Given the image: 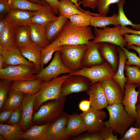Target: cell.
Listing matches in <instances>:
<instances>
[{
  "instance_id": "4fadbf2b",
  "label": "cell",
  "mask_w": 140,
  "mask_h": 140,
  "mask_svg": "<svg viewBox=\"0 0 140 140\" xmlns=\"http://www.w3.org/2000/svg\"><path fill=\"white\" fill-rule=\"evenodd\" d=\"M69 115L64 111L58 118L51 124L47 130L46 140H67L70 139L66 132Z\"/></svg>"
},
{
  "instance_id": "7a4b0ae2",
  "label": "cell",
  "mask_w": 140,
  "mask_h": 140,
  "mask_svg": "<svg viewBox=\"0 0 140 140\" xmlns=\"http://www.w3.org/2000/svg\"><path fill=\"white\" fill-rule=\"evenodd\" d=\"M105 108L109 114V120L104 122L105 126L111 128L120 136H123L136 121L129 116L122 103L108 105Z\"/></svg>"
},
{
  "instance_id": "cb8c5ba5",
  "label": "cell",
  "mask_w": 140,
  "mask_h": 140,
  "mask_svg": "<svg viewBox=\"0 0 140 140\" xmlns=\"http://www.w3.org/2000/svg\"><path fill=\"white\" fill-rule=\"evenodd\" d=\"M29 25L32 43L43 48L50 44L46 38V27L32 23H31Z\"/></svg>"
},
{
  "instance_id": "6f0895ef",
  "label": "cell",
  "mask_w": 140,
  "mask_h": 140,
  "mask_svg": "<svg viewBox=\"0 0 140 140\" xmlns=\"http://www.w3.org/2000/svg\"><path fill=\"white\" fill-rule=\"evenodd\" d=\"M7 66L2 56L0 54V69L4 68Z\"/></svg>"
},
{
  "instance_id": "d590c367",
  "label": "cell",
  "mask_w": 140,
  "mask_h": 140,
  "mask_svg": "<svg viewBox=\"0 0 140 140\" xmlns=\"http://www.w3.org/2000/svg\"><path fill=\"white\" fill-rule=\"evenodd\" d=\"M11 10L19 9L36 11L43 7V5L31 2L28 0H8Z\"/></svg>"
},
{
  "instance_id": "db71d44e",
  "label": "cell",
  "mask_w": 140,
  "mask_h": 140,
  "mask_svg": "<svg viewBox=\"0 0 140 140\" xmlns=\"http://www.w3.org/2000/svg\"><path fill=\"white\" fill-rule=\"evenodd\" d=\"M42 2H45L49 4L52 8L56 14L59 15L58 7L59 1L58 0H41Z\"/></svg>"
},
{
  "instance_id": "d6a6232c",
  "label": "cell",
  "mask_w": 140,
  "mask_h": 140,
  "mask_svg": "<svg viewBox=\"0 0 140 140\" xmlns=\"http://www.w3.org/2000/svg\"><path fill=\"white\" fill-rule=\"evenodd\" d=\"M58 9L60 15L68 18L75 14H82L86 11L79 8L70 0H61Z\"/></svg>"
},
{
  "instance_id": "f546056e",
  "label": "cell",
  "mask_w": 140,
  "mask_h": 140,
  "mask_svg": "<svg viewBox=\"0 0 140 140\" xmlns=\"http://www.w3.org/2000/svg\"><path fill=\"white\" fill-rule=\"evenodd\" d=\"M20 124L8 125L0 124V135L7 140L22 139L23 133Z\"/></svg>"
},
{
  "instance_id": "7dc6e473",
  "label": "cell",
  "mask_w": 140,
  "mask_h": 140,
  "mask_svg": "<svg viewBox=\"0 0 140 140\" xmlns=\"http://www.w3.org/2000/svg\"><path fill=\"white\" fill-rule=\"evenodd\" d=\"M111 128L105 127L99 132L103 140H118L117 135H115Z\"/></svg>"
},
{
  "instance_id": "ab89813d",
  "label": "cell",
  "mask_w": 140,
  "mask_h": 140,
  "mask_svg": "<svg viewBox=\"0 0 140 140\" xmlns=\"http://www.w3.org/2000/svg\"><path fill=\"white\" fill-rule=\"evenodd\" d=\"M12 81L5 79L0 81V109L3 106L8 96Z\"/></svg>"
},
{
  "instance_id": "8992f818",
  "label": "cell",
  "mask_w": 140,
  "mask_h": 140,
  "mask_svg": "<svg viewBox=\"0 0 140 140\" xmlns=\"http://www.w3.org/2000/svg\"><path fill=\"white\" fill-rule=\"evenodd\" d=\"M116 72L110 64L105 61L100 65L88 67H82L79 70L72 72L69 74L70 76L80 75L85 76L90 80L91 85L112 78Z\"/></svg>"
},
{
  "instance_id": "484cf974",
  "label": "cell",
  "mask_w": 140,
  "mask_h": 140,
  "mask_svg": "<svg viewBox=\"0 0 140 140\" xmlns=\"http://www.w3.org/2000/svg\"><path fill=\"white\" fill-rule=\"evenodd\" d=\"M68 19V18L59 15L56 19L46 26V37L49 43L55 40L59 34Z\"/></svg>"
},
{
  "instance_id": "8d00e7d4",
  "label": "cell",
  "mask_w": 140,
  "mask_h": 140,
  "mask_svg": "<svg viewBox=\"0 0 140 140\" xmlns=\"http://www.w3.org/2000/svg\"><path fill=\"white\" fill-rule=\"evenodd\" d=\"M99 15L86 11L83 14L72 15L68 19L70 23L73 25L78 27H87L90 26V20L92 17Z\"/></svg>"
},
{
  "instance_id": "d4e9b609",
  "label": "cell",
  "mask_w": 140,
  "mask_h": 140,
  "mask_svg": "<svg viewBox=\"0 0 140 140\" xmlns=\"http://www.w3.org/2000/svg\"><path fill=\"white\" fill-rule=\"evenodd\" d=\"M17 27L6 22L5 27L0 33V45L9 50L16 47L15 36Z\"/></svg>"
},
{
  "instance_id": "9f6ffc18",
  "label": "cell",
  "mask_w": 140,
  "mask_h": 140,
  "mask_svg": "<svg viewBox=\"0 0 140 140\" xmlns=\"http://www.w3.org/2000/svg\"><path fill=\"white\" fill-rule=\"evenodd\" d=\"M127 49H132L135 50L138 54V57L140 58V47L132 45L127 47Z\"/></svg>"
},
{
  "instance_id": "94428289",
  "label": "cell",
  "mask_w": 140,
  "mask_h": 140,
  "mask_svg": "<svg viewBox=\"0 0 140 140\" xmlns=\"http://www.w3.org/2000/svg\"><path fill=\"white\" fill-rule=\"evenodd\" d=\"M138 91L139 93L138 96V100L136 105L140 106V85L138 87Z\"/></svg>"
},
{
  "instance_id": "5bb4252c",
  "label": "cell",
  "mask_w": 140,
  "mask_h": 140,
  "mask_svg": "<svg viewBox=\"0 0 140 140\" xmlns=\"http://www.w3.org/2000/svg\"><path fill=\"white\" fill-rule=\"evenodd\" d=\"M138 87L136 84H128L126 82L124 85V95L122 102L128 115L136 121L138 118L136 108L139 93L136 88Z\"/></svg>"
},
{
  "instance_id": "836d02e7",
  "label": "cell",
  "mask_w": 140,
  "mask_h": 140,
  "mask_svg": "<svg viewBox=\"0 0 140 140\" xmlns=\"http://www.w3.org/2000/svg\"><path fill=\"white\" fill-rule=\"evenodd\" d=\"M16 46L19 48L29 46L32 43L31 39L29 25L18 27L15 36Z\"/></svg>"
},
{
  "instance_id": "f1b7e54d",
  "label": "cell",
  "mask_w": 140,
  "mask_h": 140,
  "mask_svg": "<svg viewBox=\"0 0 140 140\" xmlns=\"http://www.w3.org/2000/svg\"><path fill=\"white\" fill-rule=\"evenodd\" d=\"M117 48L119 57L118 66L115 74L112 78L118 83L124 92V85L127 82L128 79L125 76L124 70L125 62L128 58L121 47L117 46Z\"/></svg>"
},
{
  "instance_id": "11a10c76",
  "label": "cell",
  "mask_w": 140,
  "mask_h": 140,
  "mask_svg": "<svg viewBox=\"0 0 140 140\" xmlns=\"http://www.w3.org/2000/svg\"><path fill=\"white\" fill-rule=\"evenodd\" d=\"M136 111L138 118L134 124V126L136 127H140V106L136 105Z\"/></svg>"
},
{
  "instance_id": "e575fe53",
  "label": "cell",
  "mask_w": 140,
  "mask_h": 140,
  "mask_svg": "<svg viewBox=\"0 0 140 140\" xmlns=\"http://www.w3.org/2000/svg\"><path fill=\"white\" fill-rule=\"evenodd\" d=\"M112 25L114 26L119 25L118 14L115 13L110 17L99 15L93 16L90 20V26L94 27L102 28Z\"/></svg>"
},
{
  "instance_id": "e0dca14e",
  "label": "cell",
  "mask_w": 140,
  "mask_h": 140,
  "mask_svg": "<svg viewBox=\"0 0 140 140\" xmlns=\"http://www.w3.org/2000/svg\"><path fill=\"white\" fill-rule=\"evenodd\" d=\"M36 11L14 9L8 12L5 19L7 22L16 27L25 26L31 23Z\"/></svg>"
},
{
  "instance_id": "7bdbcfd3",
  "label": "cell",
  "mask_w": 140,
  "mask_h": 140,
  "mask_svg": "<svg viewBox=\"0 0 140 140\" xmlns=\"http://www.w3.org/2000/svg\"><path fill=\"white\" fill-rule=\"evenodd\" d=\"M125 53L128 59L125 65H134L140 68V58L137 54L133 52L129 51L124 47H121Z\"/></svg>"
},
{
  "instance_id": "277c9868",
  "label": "cell",
  "mask_w": 140,
  "mask_h": 140,
  "mask_svg": "<svg viewBox=\"0 0 140 140\" xmlns=\"http://www.w3.org/2000/svg\"><path fill=\"white\" fill-rule=\"evenodd\" d=\"M66 97L53 100L41 106L33 114L32 122L38 124L51 123L64 112Z\"/></svg>"
},
{
  "instance_id": "d6986e66",
  "label": "cell",
  "mask_w": 140,
  "mask_h": 140,
  "mask_svg": "<svg viewBox=\"0 0 140 140\" xmlns=\"http://www.w3.org/2000/svg\"><path fill=\"white\" fill-rule=\"evenodd\" d=\"M0 54L2 56L7 65L25 64L35 68L34 64L26 60L22 54L19 49L16 46L9 50L0 45Z\"/></svg>"
},
{
  "instance_id": "ffe728a7",
  "label": "cell",
  "mask_w": 140,
  "mask_h": 140,
  "mask_svg": "<svg viewBox=\"0 0 140 140\" xmlns=\"http://www.w3.org/2000/svg\"><path fill=\"white\" fill-rule=\"evenodd\" d=\"M42 7L35 12L31 22L46 27L50 22L58 17L52 7L45 2H42Z\"/></svg>"
},
{
  "instance_id": "f907efd6",
  "label": "cell",
  "mask_w": 140,
  "mask_h": 140,
  "mask_svg": "<svg viewBox=\"0 0 140 140\" xmlns=\"http://www.w3.org/2000/svg\"><path fill=\"white\" fill-rule=\"evenodd\" d=\"M97 0H81V2L83 6L85 8H88L95 9L96 8Z\"/></svg>"
},
{
  "instance_id": "f6af8a7d",
  "label": "cell",
  "mask_w": 140,
  "mask_h": 140,
  "mask_svg": "<svg viewBox=\"0 0 140 140\" xmlns=\"http://www.w3.org/2000/svg\"><path fill=\"white\" fill-rule=\"evenodd\" d=\"M22 109L21 106L13 110L7 123L10 125L20 124L22 117Z\"/></svg>"
},
{
  "instance_id": "b9f144b4",
  "label": "cell",
  "mask_w": 140,
  "mask_h": 140,
  "mask_svg": "<svg viewBox=\"0 0 140 140\" xmlns=\"http://www.w3.org/2000/svg\"><path fill=\"white\" fill-rule=\"evenodd\" d=\"M120 140H140V127H130Z\"/></svg>"
},
{
  "instance_id": "816d5d0a",
  "label": "cell",
  "mask_w": 140,
  "mask_h": 140,
  "mask_svg": "<svg viewBox=\"0 0 140 140\" xmlns=\"http://www.w3.org/2000/svg\"><path fill=\"white\" fill-rule=\"evenodd\" d=\"M120 33L122 35L125 34H130L140 35V30H135L132 28L125 27H121Z\"/></svg>"
},
{
  "instance_id": "83f0119b",
  "label": "cell",
  "mask_w": 140,
  "mask_h": 140,
  "mask_svg": "<svg viewBox=\"0 0 140 140\" xmlns=\"http://www.w3.org/2000/svg\"><path fill=\"white\" fill-rule=\"evenodd\" d=\"M51 123L40 125H34L23 133L22 139L26 140H46L47 131Z\"/></svg>"
},
{
  "instance_id": "681fc988",
  "label": "cell",
  "mask_w": 140,
  "mask_h": 140,
  "mask_svg": "<svg viewBox=\"0 0 140 140\" xmlns=\"http://www.w3.org/2000/svg\"><path fill=\"white\" fill-rule=\"evenodd\" d=\"M13 110L10 109L1 111L0 113V122L1 123L7 122L9 119Z\"/></svg>"
},
{
  "instance_id": "6da1fadb",
  "label": "cell",
  "mask_w": 140,
  "mask_h": 140,
  "mask_svg": "<svg viewBox=\"0 0 140 140\" xmlns=\"http://www.w3.org/2000/svg\"><path fill=\"white\" fill-rule=\"evenodd\" d=\"M94 37L91 26H75L68 20L57 37L62 45L87 44Z\"/></svg>"
},
{
  "instance_id": "91938a15",
  "label": "cell",
  "mask_w": 140,
  "mask_h": 140,
  "mask_svg": "<svg viewBox=\"0 0 140 140\" xmlns=\"http://www.w3.org/2000/svg\"><path fill=\"white\" fill-rule=\"evenodd\" d=\"M59 1H60L61 0H58ZM74 3L76 4L79 8H81L79 5L81 4V1L79 0H70Z\"/></svg>"
},
{
  "instance_id": "ba28073f",
  "label": "cell",
  "mask_w": 140,
  "mask_h": 140,
  "mask_svg": "<svg viewBox=\"0 0 140 140\" xmlns=\"http://www.w3.org/2000/svg\"><path fill=\"white\" fill-rule=\"evenodd\" d=\"M121 27L118 25L113 27L107 26L99 29L94 27L95 36L93 42L94 43L107 42L120 47H127V43L120 33Z\"/></svg>"
},
{
  "instance_id": "ee69618b",
  "label": "cell",
  "mask_w": 140,
  "mask_h": 140,
  "mask_svg": "<svg viewBox=\"0 0 140 140\" xmlns=\"http://www.w3.org/2000/svg\"><path fill=\"white\" fill-rule=\"evenodd\" d=\"M73 140H103L99 132H87L72 138Z\"/></svg>"
},
{
  "instance_id": "8fae6325",
  "label": "cell",
  "mask_w": 140,
  "mask_h": 140,
  "mask_svg": "<svg viewBox=\"0 0 140 140\" xmlns=\"http://www.w3.org/2000/svg\"><path fill=\"white\" fill-rule=\"evenodd\" d=\"M90 82L87 78L80 75L70 76L63 82L61 87V97L71 94L87 91Z\"/></svg>"
},
{
  "instance_id": "30bf717a",
  "label": "cell",
  "mask_w": 140,
  "mask_h": 140,
  "mask_svg": "<svg viewBox=\"0 0 140 140\" xmlns=\"http://www.w3.org/2000/svg\"><path fill=\"white\" fill-rule=\"evenodd\" d=\"M87 132H99L105 127L103 121L107 117L106 113L91 107L87 111L80 114Z\"/></svg>"
},
{
  "instance_id": "f5cc1de1",
  "label": "cell",
  "mask_w": 140,
  "mask_h": 140,
  "mask_svg": "<svg viewBox=\"0 0 140 140\" xmlns=\"http://www.w3.org/2000/svg\"><path fill=\"white\" fill-rule=\"evenodd\" d=\"M91 100H84L81 101L79 105V107L80 110L82 112H86L88 111L90 108Z\"/></svg>"
},
{
  "instance_id": "5b68a950",
  "label": "cell",
  "mask_w": 140,
  "mask_h": 140,
  "mask_svg": "<svg viewBox=\"0 0 140 140\" xmlns=\"http://www.w3.org/2000/svg\"><path fill=\"white\" fill-rule=\"evenodd\" d=\"M88 46V44L62 45L60 57L63 64L73 72L81 69L82 60Z\"/></svg>"
},
{
  "instance_id": "44dd1931",
  "label": "cell",
  "mask_w": 140,
  "mask_h": 140,
  "mask_svg": "<svg viewBox=\"0 0 140 140\" xmlns=\"http://www.w3.org/2000/svg\"><path fill=\"white\" fill-rule=\"evenodd\" d=\"M116 45L109 43H99V49L103 59L108 62L117 71L119 57Z\"/></svg>"
},
{
  "instance_id": "bcb514c9",
  "label": "cell",
  "mask_w": 140,
  "mask_h": 140,
  "mask_svg": "<svg viewBox=\"0 0 140 140\" xmlns=\"http://www.w3.org/2000/svg\"><path fill=\"white\" fill-rule=\"evenodd\" d=\"M123 36H124V39L127 43V47L134 45L140 47V35L125 34Z\"/></svg>"
},
{
  "instance_id": "74e56055",
  "label": "cell",
  "mask_w": 140,
  "mask_h": 140,
  "mask_svg": "<svg viewBox=\"0 0 140 140\" xmlns=\"http://www.w3.org/2000/svg\"><path fill=\"white\" fill-rule=\"evenodd\" d=\"M125 2V0H121L117 4L118 8V15L119 24L121 27L131 26L132 29L137 30H140V23L138 24L133 23L128 19L125 15L123 8Z\"/></svg>"
},
{
  "instance_id": "9c48e42d",
  "label": "cell",
  "mask_w": 140,
  "mask_h": 140,
  "mask_svg": "<svg viewBox=\"0 0 140 140\" xmlns=\"http://www.w3.org/2000/svg\"><path fill=\"white\" fill-rule=\"evenodd\" d=\"M72 72L63 64L60 58V51H58L55 52L53 58L48 65L42 69L36 76L37 79L48 81L61 74Z\"/></svg>"
},
{
  "instance_id": "4316f807",
  "label": "cell",
  "mask_w": 140,
  "mask_h": 140,
  "mask_svg": "<svg viewBox=\"0 0 140 140\" xmlns=\"http://www.w3.org/2000/svg\"><path fill=\"white\" fill-rule=\"evenodd\" d=\"M43 48L33 43L26 47L19 48L23 56L34 64L35 68L38 72L42 69L40 54Z\"/></svg>"
},
{
  "instance_id": "603a6c76",
  "label": "cell",
  "mask_w": 140,
  "mask_h": 140,
  "mask_svg": "<svg viewBox=\"0 0 140 140\" xmlns=\"http://www.w3.org/2000/svg\"><path fill=\"white\" fill-rule=\"evenodd\" d=\"M86 131L82 120L77 113L69 114L66 126L67 136L71 138L79 135Z\"/></svg>"
},
{
  "instance_id": "be15d7a7",
  "label": "cell",
  "mask_w": 140,
  "mask_h": 140,
  "mask_svg": "<svg viewBox=\"0 0 140 140\" xmlns=\"http://www.w3.org/2000/svg\"><path fill=\"white\" fill-rule=\"evenodd\" d=\"M5 139L4 137L1 135H0V140H5Z\"/></svg>"
},
{
  "instance_id": "9a60e30c",
  "label": "cell",
  "mask_w": 140,
  "mask_h": 140,
  "mask_svg": "<svg viewBox=\"0 0 140 140\" xmlns=\"http://www.w3.org/2000/svg\"><path fill=\"white\" fill-rule=\"evenodd\" d=\"M39 91L32 94H25L21 105L22 117L20 125L23 129L28 128L32 122L34 106Z\"/></svg>"
},
{
  "instance_id": "f35d334b",
  "label": "cell",
  "mask_w": 140,
  "mask_h": 140,
  "mask_svg": "<svg viewBox=\"0 0 140 140\" xmlns=\"http://www.w3.org/2000/svg\"><path fill=\"white\" fill-rule=\"evenodd\" d=\"M124 71L128 79L127 83L140 85V68L138 67L125 65Z\"/></svg>"
},
{
  "instance_id": "6125c7cd",
  "label": "cell",
  "mask_w": 140,
  "mask_h": 140,
  "mask_svg": "<svg viewBox=\"0 0 140 140\" xmlns=\"http://www.w3.org/2000/svg\"><path fill=\"white\" fill-rule=\"evenodd\" d=\"M31 2L33 3L39 4H42V2L41 0H28Z\"/></svg>"
},
{
  "instance_id": "c3c4849f",
  "label": "cell",
  "mask_w": 140,
  "mask_h": 140,
  "mask_svg": "<svg viewBox=\"0 0 140 140\" xmlns=\"http://www.w3.org/2000/svg\"><path fill=\"white\" fill-rule=\"evenodd\" d=\"M11 10L8 3V0H0V16L2 19L4 14L9 12Z\"/></svg>"
},
{
  "instance_id": "4dcf8cb0",
  "label": "cell",
  "mask_w": 140,
  "mask_h": 140,
  "mask_svg": "<svg viewBox=\"0 0 140 140\" xmlns=\"http://www.w3.org/2000/svg\"><path fill=\"white\" fill-rule=\"evenodd\" d=\"M25 95L20 92L10 89L7 99L0 111L7 109L14 110L17 109L21 106Z\"/></svg>"
},
{
  "instance_id": "680465c9",
  "label": "cell",
  "mask_w": 140,
  "mask_h": 140,
  "mask_svg": "<svg viewBox=\"0 0 140 140\" xmlns=\"http://www.w3.org/2000/svg\"><path fill=\"white\" fill-rule=\"evenodd\" d=\"M6 22L5 19H1L0 21V33H1L5 27Z\"/></svg>"
},
{
  "instance_id": "3957f363",
  "label": "cell",
  "mask_w": 140,
  "mask_h": 140,
  "mask_svg": "<svg viewBox=\"0 0 140 140\" xmlns=\"http://www.w3.org/2000/svg\"><path fill=\"white\" fill-rule=\"evenodd\" d=\"M70 76L69 74L65 75L55 77L49 81H43L39 93L35 100L34 110H38L43 103L48 100L62 98V85Z\"/></svg>"
},
{
  "instance_id": "52a82bcc",
  "label": "cell",
  "mask_w": 140,
  "mask_h": 140,
  "mask_svg": "<svg viewBox=\"0 0 140 140\" xmlns=\"http://www.w3.org/2000/svg\"><path fill=\"white\" fill-rule=\"evenodd\" d=\"M38 73L35 68L27 65H7L0 69V78L12 81L32 80L37 79L36 75Z\"/></svg>"
},
{
  "instance_id": "7c38bea8",
  "label": "cell",
  "mask_w": 140,
  "mask_h": 140,
  "mask_svg": "<svg viewBox=\"0 0 140 140\" xmlns=\"http://www.w3.org/2000/svg\"><path fill=\"white\" fill-rule=\"evenodd\" d=\"M107 98L108 105L122 103L124 95V92L121 87L112 78L99 82Z\"/></svg>"
},
{
  "instance_id": "60d3db41",
  "label": "cell",
  "mask_w": 140,
  "mask_h": 140,
  "mask_svg": "<svg viewBox=\"0 0 140 140\" xmlns=\"http://www.w3.org/2000/svg\"><path fill=\"white\" fill-rule=\"evenodd\" d=\"M121 0H97L96 8L99 14L101 15L107 16L109 11V7L111 4L118 3Z\"/></svg>"
},
{
  "instance_id": "7402d4cb",
  "label": "cell",
  "mask_w": 140,
  "mask_h": 140,
  "mask_svg": "<svg viewBox=\"0 0 140 140\" xmlns=\"http://www.w3.org/2000/svg\"><path fill=\"white\" fill-rule=\"evenodd\" d=\"M43 81L38 79L32 80L13 81L10 89L20 92L25 94H32L40 90Z\"/></svg>"
},
{
  "instance_id": "1f68e13d",
  "label": "cell",
  "mask_w": 140,
  "mask_h": 140,
  "mask_svg": "<svg viewBox=\"0 0 140 140\" xmlns=\"http://www.w3.org/2000/svg\"><path fill=\"white\" fill-rule=\"evenodd\" d=\"M62 45L59 38L57 37L52 42L50 43L41 50L40 54V63L41 69L51 60L53 53L61 50Z\"/></svg>"
},
{
  "instance_id": "2e32d148",
  "label": "cell",
  "mask_w": 140,
  "mask_h": 140,
  "mask_svg": "<svg viewBox=\"0 0 140 140\" xmlns=\"http://www.w3.org/2000/svg\"><path fill=\"white\" fill-rule=\"evenodd\" d=\"M86 93L89 96L91 107L94 109L101 111L108 105L107 98L99 82L91 84Z\"/></svg>"
},
{
  "instance_id": "ac0fdd59",
  "label": "cell",
  "mask_w": 140,
  "mask_h": 140,
  "mask_svg": "<svg viewBox=\"0 0 140 140\" xmlns=\"http://www.w3.org/2000/svg\"><path fill=\"white\" fill-rule=\"evenodd\" d=\"M88 45L82 60V68L90 67L103 63L105 61L99 51V43H94L90 41Z\"/></svg>"
}]
</instances>
